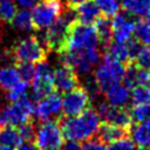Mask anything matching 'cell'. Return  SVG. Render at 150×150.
<instances>
[{
	"label": "cell",
	"instance_id": "cell-1",
	"mask_svg": "<svg viewBox=\"0 0 150 150\" xmlns=\"http://www.w3.org/2000/svg\"><path fill=\"white\" fill-rule=\"evenodd\" d=\"M57 122L63 138L74 139L77 142H83L95 137L101 124V120L93 107L88 108L86 111L75 117L61 116Z\"/></svg>",
	"mask_w": 150,
	"mask_h": 150
},
{
	"label": "cell",
	"instance_id": "cell-2",
	"mask_svg": "<svg viewBox=\"0 0 150 150\" xmlns=\"http://www.w3.org/2000/svg\"><path fill=\"white\" fill-rule=\"evenodd\" d=\"M75 21L74 9L69 7L67 11H63L62 14L46 29H43V34L41 35V43L46 47L48 52L60 53L64 46L69 27L71 22Z\"/></svg>",
	"mask_w": 150,
	"mask_h": 150
},
{
	"label": "cell",
	"instance_id": "cell-3",
	"mask_svg": "<svg viewBox=\"0 0 150 150\" xmlns=\"http://www.w3.org/2000/svg\"><path fill=\"white\" fill-rule=\"evenodd\" d=\"M47 53L48 50L46 47L34 35L19 40L13 47L8 49L9 57L15 64L21 62H30L36 64L46 60Z\"/></svg>",
	"mask_w": 150,
	"mask_h": 150
},
{
	"label": "cell",
	"instance_id": "cell-4",
	"mask_svg": "<svg viewBox=\"0 0 150 150\" xmlns=\"http://www.w3.org/2000/svg\"><path fill=\"white\" fill-rule=\"evenodd\" d=\"M57 54L61 64L70 68L77 75L89 74L93 67L100 61L102 55L98 48H90L77 52L61 50Z\"/></svg>",
	"mask_w": 150,
	"mask_h": 150
},
{
	"label": "cell",
	"instance_id": "cell-5",
	"mask_svg": "<svg viewBox=\"0 0 150 150\" xmlns=\"http://www.w3.org/2000/svg\"><path fill=\"white\" fill-rule=\"evenodd\" d=\"M90 48H98V39L93 25L71 22L62 50L77 52Z\"/></svg>",
	"mask_w": 150,
	"mask_h": 150
},
{
	"label": "cell",
	"instance_id": "cell-6",
	"mask_svg": "<svg viewBox=\"0 0 150 150\" xmlns=\"http://www.w3.org/2000/svg\"><path fill=\"white\" fill-rule=\"evenodd\" d=\"M34 115V103L27 96L11 102L9 104H5L0 108V128L11 125L19 127L22 123L32 120Z\"/></svg>",
	"mask_w": 150,
	"mask_h": 150
},
{
	"label": "cell",
	"instance_id": "cell-7",
	"mask_svg": "<svg viewBox=\"0 0 150 150\" xmlns=\"http://www.w3.org/2000/svg\"><path fill=\"white\" fill-rule=\"evenodd\" d=\"M125 66L127 64L121 63V62L114 60L112 57H110L107 53H104L102 55L101 62L96 67L94 75H93L101 93H103L107 88H109L114 83L122 81L124 70H125Z\"/></svg>",
	"mask_w": 150,
	"mask_h": 150
},
{
	"label": "cell",
	"instance_id": "cell-8",
	"mask_svg": "<svg viewBox=\"0 0 150 150\" xmlns=\"http://www.w3.org/2000/svg\"><path fill=\"white\" fill-rule=\"evenodd\" d=\"M32 8V21L36 30L46 29L64 11L62 0H38Z\"/></svg>",
	"mask_w": 150,
	"mask_h": 150
},
{
	"label": "cell",
	"instance_id": "cell-9",
	"mask_svg": "<svg viewBox=\"0 0 150 150\" xmlns=\"http://www.w3.org/2000/svg\"><path fill=\"white\" fill-rule=\"evenodd\" d=\"M90 107V96L81 86L64 93L61 98V112L64 117H75Z\"/></svg>",
	"mask_w": 150,
	"mask_h": 150
},
{
	"label": "cell",
	"instance_id": "cell-10",
	"mask_svg": "<svg viewBox=\"0 0 150 150\" xmlns=\"http://www.w3.org/2000/svg\"><path fill=\"white\" fill-rule=\"evenodd\" d=\"M63 142L64 138L57 121H46L41 122L38 125L33 143L40 150H46L49 148H61Z\"/></svg>",
	"mask_w": 150,
	"mask_h": 150
},
{
	"label": "cell",
	"instance_id": "cell-11",
	"mask_svg": "<svg viewBox=\"0 0 150 150\" xmlns=\"http://www.w3.org/2000/svg\"><path fill=\"white\" fill-rule=\"evenodd\" d=\"M95 110H96L100 120L104 123L117 125V127L127 129L129 131L134 124L129 109H127L124 107H114V105H110L108 102L102 101V102L97 103Z\"/></svg>",
	"mask_w": 150,
	"mask_h": 150
},
{
	"label": "cell",
	"instance_id": "cell-12",
	"mask_svg": "<svg viewBox=\"0 0 150 150\" xmlns=\"http://www.w3.org/2000/svg\"><path fill=\"white\" fill-rule=\"evenodd\" d=\"M53 70L48 62L41 61L35 64V75L32 81V98L36 102L49 93L54 91Z\"/></svg>",
	"mask_w": 150,
	"mask_h": 150
},
{
	"label": "cell",
	"instance_id": "cell-13",
	"mask_svg": "<svg viewBox=\"0 0 150 150\" xmlns=\"http://www.w3.org/2000/svg\"><path fill=\"white\" fill-rule=\"evenodd\" d=\"M34 115L39 122L57 121L61 116V96L56 90L43 96L34 104Z\"/></svg>",
	"mask_w": 150,
	"mask_h": 150
},
{
	"label": "cell",
	"instance_id": "cell-14",
	"mask_svg": "<svg viewBox=\"0 0 150 150\" xmlns=\"http://www.w3.org/2000/svg\"><path fill=\"white\" fill-rule=\"evenodd\" d=\"M135 20L130 18L129 14L117 13L112 16V40L120 43H125L130 38H132L135 30Z\"/></svg>",
	"mask_w": 150,
	"mask_h": 150
},
{
	"label": "cell",
	"instance_id": "cell-15",
	"mask_svg": "<svg viewBox=\"0 0 150 150\" xmlns=\"http://www.w3.org/2000/svg\"><path fill=\"white\" fill-rule=\"evenodd\" d=\"M54 89L57 93L64 94L80 86L79 75L70 68L61 64L53 70Z\"/></svg>",
	"mask_w": 150,
	"mask_h": 150
},
{
	"label": "cell",
	"instance_id": "cell-16",
	"mask_svg": "<svg viewBox=\"0 0 150 150\" xmlns=\"http://www.w3.org/2000/svg\"><path fill=\"white\" fill-rule=\"evenodd\" d=\"M75 14V21L83 25H94V22L101 16V12L97 8L96 4L91 0L79 4L75 7H71Z\"/></svg>",
	"mask_w": 150,
	"mask_h": 150
},
{
	"label": "cell",
	"instance_id": "cell-17",
	"mask_svg": "<svg viewBox=\"0 0 150 150\" xmlns=\"http://www.w3.org/2000/svg\"><path fill=\"white\" fill-rule=\"evenodd\" d=\"M123 84L129 89H132L137 86H148L149 81V70L137 67L134 63H128L125 66L123 75Z\"/></svg>",
	"mask_w": 150,
	"mask_h": 150
},
{
	"label": "cell",
	"instance_id": "cell-18",
	"mask_svg": "<svg viewBox=\"0 0 150 150\" xmlns=\"http://www.w3.org/2000/svg\"><path fill=\"white\" fill-rule=\"evenodd\" d=\"M130 89L125 87L123 83L117 82L107 88L103 94L105 96L107 102L114 107H125L130 100Z\"/></svg>",
	"mask_w": 150,
	"mask_h": 150
},
{
	"label": "cell",
	"instance_id": "cell-19",
	"mask_svg": "<svg viewBox=\"0 0 150 150\" xmlns=\"http://www.w3.org/2000/svg\"><path fill=\"white\" fill-rule=\"evenodd\" d=\"M125 136H129V130L120 128L117 125L104 123V122L100 124V128L95 135V137L97 139H100L101 142H103L104 144L105 143L109 144V143H111L116 139H120L122 137H125Z\"/></svg>",
	"mask_w": 150,
	"mask_h": 150
},
{
	"label": "cell",
	"instance_id": "cell-20",
	"mask_svg": "<svg viewBox=\"0 0 150 150\" xmlns=\"http://www.w3.org/2000/svg\"><path fill=\"white\" fill-rule=\"evenodd\" d=\"M129 135L138 149H149L150 146V121L135 123L130 128Z\"/></svg>",
	"mask_w": 150,
	"mask_h": 150
},
{
	"label": "cell",
	"instance_id": "cell-21",
	"mask_svg": "<svg viewBox=\"0 0 150 150\" xmlns=\"http://www.w3.org/2000/svg\"><path fill=\"white\" fill-rule=\"evenodd\" d=\"M94 28L98 39V43L105 49L107 46L112 41V26H111V18L101 15L95 22Z\"/></svg>",
	"mask_w": 150,
	"mask_h": 150
},
{
	"label": "cell",
	"instance_id": "cell-22",
	"mask_svg": "<svg viewBox=\"0 0 150 150\" xmlns=\"http://www.w3.org/2000/svg\"><path fill=\"white\" fill-rule=\"evenodd\" d=\"M121 7L130 16L144 18L150 12V0H121Z\"/></svg>",
	"mask_w": 150,
	"mask_h": 150
},
{
	"label": "cell",
	"instance_id": "cell-23",
	"mask_svg": "<svg viewBox=\"0 0 150 150\" xmlns=\"http://www.w3.org/2000/svg\"><path fill=\"white\" fill-rule=\"evenodd\" d=\"M22 143H23V141H22L20 132H19L16 127H11V125L1 127V129H0V144L11 146V148H14L18 150Z\"/></svg>",
	"mask_w": 150,
	"mask_h": 150
},
{
	"label": "cell",
	"instance_id": "cell-24",
	"mask_svg": "<svg viewBox=\"0 0 150 150\" xmlns=\"http://www.w3.org/2000/svg\"><path fill=\"white\" fill-rule=\"evenodd\" d=\"M21 80L15 66H7L0 68V89L6 91Z\"/></svg>",
	"mask_w": 150,
	"mask_h": 150
},
{
	"label": "cell",
	"instance_id": "cell-25",
	"mask_svg": "<svg viewBox=\"0 0 150 150\" xmlns=\"http://www.w3.org/2000/svg\"><path fill=\"white\" fill-rule=\"evenodd\" d=\"M11 23L15 29L21 30V32H30L34 29L30 11L26 9V8H21L19 11H16Z\"/></svg>",
	"mask_w": 150,
	"mask_h": 150
},
{
	"label": "cell",
	"instance_id": "cell-26",
	"mask_svg": "<svg viewBox=\"0 0 150 150\" xmlns=\"http://www.w3.org/2000/svg\"><path fill=\"white\" fill-rule=\"evenodd\" d=\"M104 50H105L104 53H107L114 60H116L121 63H124V64L130 63L128 48H127L125 43H120V42H116V41H111Z\"/></svg>",
	"mask_w": 150,
	"mask_h": 150
},
{
	"label": "cell",
	"instance_id": "cell-27",
	"mask_svg": "<svg viewBox=\"0 0 150 150\" xmlns=\"http://www.w3.org/2000/svg\"><path fill=\"white\" fill-rule=\"evenodd\" d=\"M134 34L136 39L144 46L150 47V21L142 18L135 22V30Z\"/></svg>",
	"mask_w": 150,
	"mask_h": 150
},
{
	"label": "cell",
	"instance_id": "cell-28",
	"mask_svg": "<svg viewBox=\"0 0 150 150\" xmlns=\"http://www.w3.org/2000/svg\"><path fill=\"white\" fill-rule=\"evenodd\" d=\"M28 87H29L28 82L20 80L16 84H14L12 88L6 90V95H5L6 100L9 102H15V101H19L26 97L28 94Z\"/></svg>",
	"mask_w": 150,
	"mask_h": 150
},
{
	"label": "cell",
	"instance_id": "cell-29",
	"mask_svg": "<svg viewBox=\"0 0 150 150\" xmlns=\"http://www.w3.org/2000/svg\"><path fill=\"white\" fill-rule=\"evenodd\" d=\"M101 14L108 18H112L120 12L121 1L120 0H94Z\"/></svg>",
	"mask_w": 150,
	"mask_h": 150
},
{
	"label": "cell",
	"instance_id": "cell-30",
	"mask_svg": "<svg viewBox=\"0 0 150 150\" xmlns=\"http://www.w3.org/2000/svg\"><path fill=\"white\" fill-rule=\"evenodd\" d=\"M130 100L132 104H150V87L137 86L132 88L130 93Z\"/></svg>",
	"mask_w": 150,
	"mask_h": 150
},
{
	"label": "cell",
	"instance_id": "cell-31",
	"mask_svg": "<svg viewBox=\"0 0 150 150\" xmlns=\"http://www.w3.org/2000/svg\"><path fill=\"white\" fill-rule=\"evenodd\" d=\"M129 111L132 123L150 121V104H134Z\"/></svg>",
	"mask_w": 150,
	"mask_h": 150
},
{
	"label": "cell",
	"instance_id": "cell-32",
	"mask_svg": "<svg viewBox=\"0 0 150 150\" xmlns=\"http://www.w3.org/2000/svg\"><path fill=\"white\" fill-rule=\"evenodd\" d=\"M16 4L14 0H0V21L4 23H11L16 13Z\"/></svg>",
	"mask_w": 150,
	"mask_h": 150
},
{
	"label": "cell",
	"instance_id": "cell-33",
	"mask_svg": "<svg viewBox=\"0 0 150 150\" xmlns=\"http://www.w3.org/2000/svg\"><path fill=\"white\" fill-rule=\"evenodd\" d=\"M131 63L136 64L139 68L149 70L150 69V47L142 45V47L139 48V50L137 52V54L132 59Z\"/></svg>",
	"mask_w": 150,
	"mask_h": 150
},
{
	"label": "cell",
	"instance_id": "cell-34",
	"mask_svg": "<svg viewBox=\"0 0 150 150\" xmlns=\"http://www.w3.org/2000/svg\"><path fill=\"white\" fill-rule=\"evenodd\" d=\"M16 128H18V130L20 132V136H21V138H22L23 142H30V143L34 142L36 125H35V123L32 120L22 123L21 125L16 127Z\"/></svg>",
	"mask_w": 150,
	"mask_h": 150
},
{
	"label": "cell",
	"instance_id": "cell-35",
	"mask_svg": "<svg viewBox=\"0 0 150 150\" xmlns=\"http://www.w3.org/2000/svg\"><path fill=\"white\" fill-rule=\"evenodd\" d=\"M15 67H16L22 81H26L28 83H30L33 81L34 75H35V63L21 62V63H16Z\"/></svg>",
	"mask_w": 150,
	"mask_h": 150
},
{
	"label": "cell",
	"instance_id": "cell-36",
	"mask_svg": "<svg viewBox=\"0 0 150 150\" xmlns=\"http://www.w3.org/2000/svg\"><path fill=\"white\" fill-rule=\"evenodd\" d=\"M108 150H139V149L130 137L125 136L109 143Z\"/></svg>",
	"mask_w": 150,
	"mask_h": 150
},
{
	"label": "cell",
	"instance_id": "cell-37",
	"mask_svg": "<svg viewBox=\"0 0 150 150\" xmlns=\"http://www.w3.org/2000/svg\"><path fill=\"white\" fill-rule=\"evenodd\" d=\"M81 148L82 150H108L105 144L101 142L100 139H97L96 137L83 141V143L81 144Z\"/></svg>",
	"mask_w": 150,
	"mask_h": 150
},
{
	"label": "cell",
	"instance_id": "cell-38",
	"mask_svg": "<svg viewBox=\"0 0 150 150\" xmlns=\"http://www.w3.org/2000/svg\"><path fill=\"white\" fill-rule=\"evenodd\" d=\"M61 148V150H82L81 144L74 139H67L66 142H63Z\"/></svg>",
	"mask_w": 150,
	"mask_h": 150
},
{
	"label": "cell",
	"instance_id": "cell-39",
	"mask_svg": "<svg viewBox=\"0 0 150 150\" xmlns=\"http://www.w3.org/2000/svg\"><path fill=\"white\" fill-rule=\"evenodd\" d=\"M14 2L16 4V6H19L21 8L29 9L38 2V0H14Z\"/></svg>",
	"mask_w": 150,
	"mask_h": 150
},
{
	"label": "cell",
	"instance_id": "cell-40",
	"mask_svg": "<svg viewBox=\"0 0 150 150\" xmlns=\"http://www.w3.org/2000/svg\"><path fill=\"white\" fill-rule=\"evenodd\" d=\"M18 150H40V149H39L34 143L26 142V143H22L21 146H20Z\"/></svg>",
	"mask_w": 150,
	"mask_h": 150
},
{
	"label": "cell",
	"instance_id": "cell-41",
	"mask_svg": "<svg viewBox=\"0 0 150 150\" xmlns=\"http://www.w3.org/2000/svg\"><path fill=\"white\" fill-rule=\"evenodd\" d=\"M66 1H67V4H68V7H75V6H77L79 4L84 2V1H87V0H66Z\"/></svg>",
	"mask_w": 150,
	"mask_h": 150
},
{
	"label": "cell",
	"instance_id": "cell-42",
	"mask_svg": "<svg viewBox=\"0 0 150 150\" xmlns=\"http://www.w3.org/2000/svg\"><path fill=\"white\" fill-rule=\"evenodd\" d=\"M0 150H16V149L11 148V146H7V145H2V144H0Z\"/></svg>",
	"mask_w": 150,
	"mask_h": 150
},
{
	"label": "cell",
	"instance_id": "cell-43",
	"mask_svg": "<svg viewBox=\"0 0 150 150\" xmlns=\"http://www.w3.org/2000/svg\"><path fill=\"white\" fill-rule=\"evenodd\" d=\"M143 19H145V20H148V21H150V12H149V13H148V14H146V15H145V16H144Z\"/></svg>",
	"mask_w": 150,
	"mask_h": 150
},
{
	"label": "cell",
	"instance_id": "cell-44",
	"mask_svg": "<svg viewBox=\"0 0 150 150\" xmlns=\"http://www.w3.org/2000/svg\"><path fill=\"white\" fill-rule=\"evenodd\" d=\"M46 150H61V148H49V149H46Z\"/></svg>",
	"mask_w": 150,
	"mask_h": 150
},
{
	"label": "cell",
	"instance_id": "cell-45",
	"mask_svg": "<svg viewBox=\"0 0 150 150\" xmlns=\"http://www.w3.org/2000/svg\"><path fill=\"white\" fill-rule=\"evenodd\" d=\"M148 84L150 86V71H149V81H148Z\"/></svg>",
	"mask_w": 150,
	"mask_h": 150
},
{
	"label": "cell",
	"instance_id": "cell-46",
	"mask_svg": "<svg viewBox=\"0 0 150 150\" xmlns=\"http://www.w3.org/2000/svg\"><path fill=\"white\" fill-rule=\"evenodd\" d=\"M139 150H149V149H139Z\"/></svg>",
	"mask_w": 150,
	"mask_h": 150
}]
</instances>
